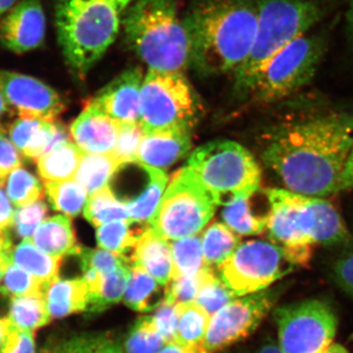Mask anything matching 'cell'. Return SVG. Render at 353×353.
<instances>
[{"label":"cell","mask_w":353,"mask_h":353,"mask_svg":"<svg viewBox=\"0 0 353 353\" xmlns=\"http://www.w3.org/2000/svg\"><path fill=\"white\" fill-rule=\"evenodd\" d=\"M7 318L15 328L31 332L43 328L52 320L44 296L11 297Z\"/></svg>","instance_id":"29"},{"label":"cell","mask_w":353,"mask_h":353,"mask_svg":"<svg viewBox=\"0 0 353 353\" xmlns=\"http://www.w3.org/2000/svg\"><path fill=\"white\" fill-rule=\"evenodd\" d=\"M30 240L43 252L61 259L78 255L82 250L77 241L72 221L66 215L53 216L43 221Z\"/></svg>","instance_id":"22"},{"label":"cell","mask_w":353,"mask_h":353,"mask_svg":"<svg viewBox=\"0 0 353 353\" xmlns=\"http://www.w3.org/2000/svg\"><path fill=\"white\" fill-rule=\"evenodd\" d=\"M0 92L20 118L54 122L65 103L57 90L34 77L0 70Z\"/></svg>","instance_id":"14"},{"label":"cell","mask_w":353,"mask_h":353,"mask_svg":"<svg viewBox=\"0 0 353 353\" xmlns=\"http://www.w3.org/2000/svg\"><path fill=\"white\" fill-rule=\"evenodd\" d=\"M51 208L68 217L80 214L87 203L88 192L75 179L63 182L44 183Z\"/></svg>","instance_id":"34"},{"label":"cell","mask_w":353,"mask_h":353,"mask_svg":"<svg viewBox=\"0 0 353 353\" xmlns=\"http://www.w3.org/2000/svg\"><path fill=\"white\" fill-rule=\"evenodd\" d=\"M269 203L267 229L272 243L282 248L294 267H307L314 254L315 243L311 240L299 194L285 189H267Z\"/></svg>","instance_id":"13"},{"label":"cell","mask_w":353,"mask_h":353,"mask_svg":"<svg viewBox=\"0 0 353 353\" xmlns=\"http://www.w3.org/2000/svg\"><path fill=\"white\" fill-rule=\"evenodd\" d=\"M143 71L132 68L123 72L105 85L92 101L120 124L138 123Z\"/></svg>","instance_id":"16"},{"label":"cell","mask_w":353,"mask_h":353,"mask_svg":"<svg viewBox=\"0 0 353 353\" xmlns=\"http://www.w3.org/2000/svg\"><path fill=\"white\" fill-rule=\"evenodd\" d=\"M179 306L176 343L204 352L202 345L208 333L210 316L196 303ZM205 353V352H204Z\"/></svg>","instance_id":"32"},{"label":"cell","mask_w":353,"mask_h":353,"mask_svg":"<svg viewBox=\"0 0 353 353\" xmlns=\"http://www.w3.org/2000/svg\"><path fill=\"white\" fill-rule=\"evenodd\" d=\"M259 23L252 52L234 72L241 94L265 65L294 39L307 34L324 17L320 0H259Z\"/></svg>","instance_id":"5"},{"label":"cell","mask_w":353,"mask_h":353,"mask_svg":"<svg viewBox=\"0 0 353 353\" xmlns=\"http://www.w3.org/2000/svg\"><path fill=\"white\" fill-rule=\"evenodd\" d=\"M39 353H70L68 340L50 341Z\"/></svg>","instance_id":"53"},{"label":"cell","mask_w":353,"mask_h":353,"mask_svg":"<svg viewBox=\"0 0 353 353\" xmlns=\"http://www.w3.org/2000/svg\"><path fill=\"white\" fill-rule=\"evenodd\" d=\"M12 241L7 230H0V255L9 254L12 250Z\"/></svg>","instance_id":"58"},{"label":"cell","mask_w":353,"mask_h":353,"mask_svg":"<svg viewBox=\"0 0 353 353\" xmlns=\"http://www.w3.org/2000/svg\"><path fill=\"white\" fill-rule=\"evenodd\" d=\"M122 165L112 152L105 154L83 152L74 179L92 196L108 185Z\"/></svg>","instance_id":"27"},{"label":"cell","mask_w":353,"mask_h":353,"mask_svg":"<svg viewBox=\"0 0 353 353\" xmlns=\"http://www.w3.org/2000/svg\"><path fill=\"white\" fill-rule=\"evenodd\" d=\"M190 131L176 129L145 134L139 148V163L158 169L176 163L192 148Z\"/></svg>","instance_id":"19"},{"label":"cell","mask_w":353,"mask_h":353,"mask_svg":"<svg viewBox=\"0 0 353 353\" xmlns=\"http://www.w3.org/2000/svg\"><path fill=\"white\" fill-rule=\"evenodd\" d=\"M146 169L148 179L145 187L138 196L125 204L129 210L131 222L141 226L152 224L168 183V176L161 169L150 166H146Z\"/></svg>","instance_id":"24"},{"label":"cell","mask_w":353,"mask_h":353,"mask_svg":"<svg viewBox=\"0 0 353 353\" xmlns=\"http://www.w3.org/2000/svg\"><path fill=\"white\" fill-rule=\"evenodd\" d=\"M77 256H79L81 260L82 269H94L101 276L112 273L116 269L124 265H131V259H128L125 255L108 252L103 248L92 250V248H82Z\"/></svg>","instance_id":"44"},{"label":"cell","mask_w":353,"mask_h":353,"mask_svg":"<svg viewBox=\"0 0 353 353\" xmlns=\"http://www.w3.org/2000/svg\"><path fill=\"white\" fill-rule=\"evenodd\" d=\"M301 204L315 245L336 246L352 241V234L333 203L323 197L301 194Z\"/></svg>","instance_id":"18"},{"label":"cell","mask_w":353,"mask_h":353,"mask_svg":"<svg viewBox=\"0 0 353 353\" xmlns=\"http://www.w3.org/2000/svg\"><path fill=\"white\" fill-rule=\"evenodd\" d=\"M197 103L183 73L148 70L143 81L139 121L145 134L168 130H190L196 121Z\"/></svg>","instance_id":"9"},{"label":"cell","mask_w":353,"mask_h":353,"mask_svg":"<svg viewBox=\"0 0 353 353\" xmlns=\"http://www.w3.org/2000/svg\"><path fill=\"white\" fill-rule=\"evenodd\" d=\"M83 216L92 226L97 228L115 221L131 222L127 206L108 185L90 196L83 208Z\"/></svg>","instance_id":"30"},{"label":"cell","mask_w":353,"mask_h":353,"mask_svg":"<svg viewBox=\"0 0 353 353\" xmlns=\"http://www.w3.org/2000/svg\"><path fill=\"white\" fill-rule=\"evenodd\" d=\"M83 152L76 143L58 146L37 160L39 175L44 183L63 182L75 178Z\"/></svg>","instance_id":"25"},{"label":"cell","mask_w":353,"mask_h":353,"mask_svg":"<svg viewBox=\"0 0 353 353\" xmlns=\"http://www.w3.org/2000/svg\"><path fill=\"white\" fill-rule=\"evenodd\" d=\"M10 253H9V254L0 255V285H1L4 273H6L7 267H8V265L10 263Z\"/></svg>","instance_id":"61"},{"label":"cell","mask_w":353,"mask_h":353,"mask_svg":"<svg viewBox=\"0 0 353 353\" xmlns=\"http://www.w3.org/2000/svg\"><path fill=\"white\" fill-rule=\"evenodd\" d=\"M252 196H241L225 205L222 219L228 228L240 236H256L267 229L266 215H259L252 209Z\"/></svg>","instance_id":"28"},{"label":"cell","mask_w":353,"mask_h":353,"mask_svg":"<svg viewBox=\"0 0 353 353\" xmlns=\"http://www.w3.org/2000/svg\"><path fill=\"white\" fill-rule=\"evenodd\" d=\"M255 353H284L281 350V348L279 347L278 345L276 343H265V345H262L261 347L259 348Z\"/></svg>","instance_id":"60"},{"label":"cell","mask_w":353,"mask_h":353,"mask_svg":"<svg viewBox=\"0 0 353 353\" xmlns=\"http://www.w3.org/2000/svg\"><path fill=\"white\" fill-rule=\"evenodd\" d=\"M328 44L329 34L325 31L294 39L260 70L243 95L268 104L296 94L314 78Z\"/></svg>","instance_id":"7"},{"label":"cell","mask_w":353,"mask_h":353,"mask_svg":"<svg viewBox=\"0 0 353 353\" xmlns=\"http://www.w3.org/2000/svg\"><path fill=\"white\" fill-rule=\"evenodd\" d=\"M122 28L130 48L148 70L183 74L189 66V34L174 0H134Z\"/></svg>","instance_id":"4"},{"label":"cell","mask_w":353,"mask_h":353,"mask_svg":"<svg viewBox=\"0 0 353 353\" xmlns=\"http://www.w3.org/2000/svg\"><path fill=\"white\" fill-rule=\"evenodd\" d=\"M19 0H0V21L6 15Z\"/></svg>","instance_id":"59"},{"label":"cell","mask_w":353,"mask_h":353,"mask_svg":"<svg viewBox=\"0 0 353 353\" xmlns=\"http://www.w3.org/2000/svg\"><path fill=\"white\" fill-rule=\"evenodd\" d=\"M132 252L131 266L150 274L163 287L170 282L173 277L171 245L152 227L146 228Z\"/></svg>","instance_id":"20"},{"label":"cell","mask_w":353,"mask_h":353,"mask_svg":"<svg viewBox=\"0 0 353 353\" xmlns=\"http://www.w3.org/2000/svg\"><path fill=\"white\" fill-rule=\"evenodd\" d=\"M294 269L282 248L267 241L243 243L218 267L219 277L236 296L269 289Z\"/></svg>","instance_id":"11"},{"label":"cell","mask_w":353,"mask_h":353,"mask_svg":"<svg viewBox=\"0 0 353 353\" xmlns=\"http://www.w3.org/2000/svg\"><path fill=\"white\" fill-rule=\"evenodd\" d=\"M48 213V206L43 199L16 209L12 227L18 238L30 240L39 225L46 220Z\"/></svg>","instance_id":"45"},{"label":"cell","mask_w":353,"mask_h":353,"mask_svg":"<svg viewBox=\"0 0 353 353\" xmlns=\"http://www.w3.org/2000/svg\"><path fill=\"white\" fill-rule=\"evenodd\" d=\"M44 299L51 318L60 319L76 313L87 312L90 290L83 278H59L46 288Z\"/></svg>","instance_id":"21"},{"label":"cell","mask_w":353,"mask_h":353,"mask_svg":"<svg viewBox=\"0 0 353 353\" xmlns=\"http://www.w3.org/2000/svg\"><path fill=\"white\" fill-rule=\"evenodd\" d=\"M350 190H353V146L348 154L345 166H343V172H341L336 192Z\"/></svg>","instance_id":"52"},{"label":"cell","mask_w":353,"mask_h":353,"mask_svg":"<svg viewBox=\"0 0 353 353\" xmlns=\"http://www.w3.org/2000/svg\"><path fill=\"white\" fill-rule=\"evenodd\" d=\"M345 29L347 38L353 48V0L348 1L347 12H345Z\"/></svg>","instance_id":"57"},{"label":"cell","mask_w":353,"mask_h":353,"mask_svg":"<svg viewBox=\"0 0 353 353\" xmlns=\"http://www.w3.org/2000/svg\"><path fill=\"white\" fill-rule=\"evenodd\" d=\"M236 297L238 296L223 282L222 279L216 275L214 270L210 269L205 274L194 303L212 317L221 308Z\"/></svg>","instance_id":"39"},{"label":"cell","mask_w":353,"mask_h":353,"mask_svg":"<svg viewBox=\"0 0 353 353\" xmlns=\"http://www.w3.org/2000/svg\"><path fill=\"white\" fill-rule=\"evenodd\" d=\"M15 327L13 326L12 323L9 321L8 318H0V352L6 345L8 336L12 333Z\"/></svg>","instance_id":"55"},{"label":"cell","mask_w":353,"mask_h":353,"mask_svg":"<svg viewBox=\"0 0 353 353\" xmlns=\"http://www.w3.org/2000/svg\"><path fill=\"white\" fill-rule=\"evenodd\" d=\"M278 345L284 353H321L334 343L338 317L321 299H307L274 310Z\"/></svg>","instance_id":"10"},{"label":"cell","mask_w":353,"mask_h":353,"mask_svg":"<svg viewBox=\"0 0 353 353\" xmlns=\"http://www.w3.org/2000/svg\"><path fill=\"white\" fill-rule=\"evenodd\" d=\"M166 345L153 322L152 316H143L130 329L123 345L124 353H158Z\"/></svg>","instance_id":"37"},{"label":"cell","mask_w":353,"mask_h":353,"mask_svg":"<svg viewBox=\"0 0 353 353\" xmlns=\"http://www.w3.org/2000/svg\"><path fill=\"white\" fill-rule=\"evenodd\" d=\"M188 167L217 205L259 192L261 170L252 153L240 143L216 141L190 155Z\"/></svg>","instance_id":"6"},{"label":"cell","mask_w":353,"mask_h":353,"mask_svg":"<svg viewBox=\"0 0 353 353\" xmlns=\"http://www.w3.org/2000/svg\"><path fill=\"white\" fill-rule=\"evenodd\" d=\"M0 353H37L34 332L14 329Z\"/></svg>","instance_id":"49"},{"label":"cell","mask_w":353,"mask_h":353,"mask_svg":"<svg viewBox=\"0 0 353 353\" xmlns=\"http://www.w3.org/2000/svg\"><path fill=\"white\" fill-rule=\"evenodd\" d=\"M129 221H115L97 228V241L99 248L125 255L134 250L139 236L146 229L134 226Z\"/></svg>","instance_id":"35"},{"label":"cell","mask_w":353,"mask_h":353,"mask_svg":"<svg viewBox=\"0 0 353 353\" xmlns=\"http://www.w3.org/2000/svg\"><path fill=\"white\" fill-rule=\"evenodd\" d=\"M208 270L210 269L202 271L196 275L181 276V277L172 279L170 282L164 287V301L175 305L194 303Z\"/></svg>","instance_id":"41"},{"label":"cell","mask_w":353,"mask_h":353,"mask_svg":"<svg viewBox=\"0 0 353 353\" xmlns=\"http://www.w3.org/2000/svg\"><path fill=\"white\" fill-rule=\"evenodd\" d=\"M170 245L173 259L172 279L181 276H194L208 269H212L208 267L204 260L201 238L197 234L173 241Z\"/></svg>","instance_id":"33"},{"label":"cell","mask_w":353,"mask_h":353,"mask_svg":"<svg viewBox=\"0 0 353 353\" xmlns=\"http://www.w3.org/2000/svg\"><path fill=\"white\" fill-rule=\"evenodd\" d=\"M130 275L131 265H124L112 273L102 276L101 289L99 294L90 301L87 312L94 315L101 314L123 301Z\"/></svg>","instance_id":"36"},{"label":"cell","mask_w":353,"mask_h":353,"mask_svg":"<svg viewBox=\"0 0 353 353\" xmlns=\"http://www.w3.org/2000/svg\"><path fill=\"white\" fill-rule=\"evenodd\" d=\"M62 259L43 252L31 240H23L10 252L11 262L38 279L46 290L59 279Z\"/></svg>","instance_id":"23"},{"label":"cell","mask_w":353,"mask_h":353,"mask_svg":"<svg viewBox=\"0 0 353 353\" xmlns=\"http://www.w3.org/2000/svg\"><path fill=\"white\" fill-rule=\"evenodd\" d=\"M12 109L7 104L3 95L0 92V134H6L8 131V127L4 124V119L12 114Z\"/></svg>","instance_id":"56"},{"label":"cell","mask_w":353,"mask_h":353,"mask_svg":"<svg viewBox=\"0 0 353 353\" xmlns=\"http://www.w3.org/2000/svg\"><path fill=\"white\" fill-rule=\"evenodd\" d=\"M134 0H55L58 43L70 71L83 80L112 46Z\"/></svg>","instance_id":"3"},{"label":"cell","mask_w":353,"mask_h":353,"mask_svg":"<svg viewBox=\"0 0 353 353\" xmlns=\"http://www.w3.org/2000/svg\"><path fill=\"white\" fill-rule=\"evenodd\" d=\"M333 276L339 287L353 297V252L334 262Z\"/></svg>","instance_id":"50"},{"label":"cell","mask_w":353,"mask_h":353,"mask_svg":"<svg viewBox=\"0 0 353 353\" xmlns=\"http://www.w3.org/2000/svg\"><path fill=\"white\" fill-rule=\"evenodd\" d=\"M216 205L189 167H183L174 174L150 225L166 240L196 236L212 219Z\"/></svg>","instance_id":"8"},{"label":"cell","mask_w":353,"mask_h":353,"mask_svg":"<svg viewBox=\"0 0 353 353\" xmlns=\"http://www.w3.org/2000/svg\"><path fill=\"white\" fill-rule=\"evenodd\" d=\"M6 183L7 196L15 208H24L43 199L41 181L26 169L20 167L11 172Z\"/></svg>","instance_id":"38"},{"label":"cell","mask_w":353,"mask_h":353,"mask_svg":"<svg viewBox=\"0 0 353 353\" xmlns=\"http://www.w3.org/2000/svg\"><path fill=\"white\" fill-rule=\"evenodd\" d=\"M352 146L353 111H319L279 124L262 158L285 190L324 199L338 192Z\"/></svg>","instance_id":"1"},{"label":"cell","mask_w":353,"mask_h":353,"mask_svg":"<svg viewBox=\"0 0 353 353\" xmlns=\"http://www.w3.org/2000/svg\"><path fill=\"white\" fill-rule=\"evenodd\" d=\"M0 292L10 297L44 296L46 289L38 279L10 262L2 279Z\"/></svg>","instance_id":"40"},{"label":"cell","mask_w":353,"mask_h":353,"mask_svg":"<svg viewBox=\"0 0 353 353\" xmlns=\"http://www.w3.org/2000/svg\"><path fill=\"white\" fill-rule=\"evenodd\" d=\"M0 188H1V185H0Z\"/></svg>","instance_id":"63"},{"label":"cell","mask_w":353,"mask_h":353,"mask_svg":"<svg viewBox=\"0 0 353 353\" xmlns=\"http://www.w3.org/2000/svg\"><path fill=\"white\" fill-rule=\"evenodd\" d=\"M68 341L70 353H124L121 341L110 334H82Z\"/></svg>","instance_id":"43"},{"label":"cell","mask_w":353,"mask_h":353,"mask_svg":"<svg viewBox=\"0 0 353 353\" xmlns=\"http://www.w3.org/2000/svg\"><path fill=\"white\" fill-rule=\"evenodd\" d=\"M204 260L210 268L219 267L240 245V236L222 223H213L201 238Z\"/></svg>","instance_id":"31"},{"label":"cell","mask_w":353,"mask_h":353,"mask_svg":"<svg viewBox=\"0 0 353 353\" xmlns=\"http://www.w3.org/2000/svg\"><path fill=\"white\" fill-rule=\"evenodd\" d=\"M158 353H204L201 350L185 347L176 341H172V343H166Z\"/></svg>","instance_id":"54"},{"label":"cell","mask_w":353,"mask_h":353,"mask_svg":"<svg viewBox=\"0 0 353 353\" xmlns=\"http://www.w3.org/2000/svg\"><path fill=\"white\" fill-rule=\"evenodd\" d=\"M46 32L41 0H20L0 21V43L17 54L41 48Z\"/></svg>","instance_id":"15"},{"label":"cell","mask_w":353,"mask_h":353,"mask_svg":"<svg viewBox=\"0 0 353 353\" xmlns=\"http://www.w3.org/2000/svg\"><path fill=\"white\" fill-rule=\"evenodd\" d=\"M153 322L163 336L166 343L176 341V328H178L179 306L162 301L155 309L152 316Z\"/></svg>","instance_id":"46"},{"label":"cell","mask_w":353,"mask_h":353,"mask_svg":"<svg viewBox=\"0 0 353 353\" xmlns=\"http://www.w3.org/2000/svg\"><path fill=\"white\" fill-rule=\"evenodd\" d=\"M44 121L39 119L19 118L9 125L8 131H7L9 139L14 146L19 150L21 154L31 143L32 139L39 131Z\"/></svg>","instance_id":"47"},{"label":"cell","mask_w":353,"mask_h":353,"mask_svg":"<svg viewBox=\"0 0 353 353\" xmlns=\"http://www.w3.org/2000/svg\"><path fill=\"white\" fill-rule=\"evenodd\" d=\"M259 23L253 0H208L185 20L190 63L202 75L234 71L252 52Z\"/></svg>","instance_id":"2"},{"label":"cell","mask_w":353,"mask_h":353,"mask_svg":"<svg viewBox=\"0 0 353 353\" xmlns=\"http://www.w3.org/2000/svg\"><path fill=\"white\" fill-rule=\"evenodd\" d=\"M119 131L120 123L109 117L92 99L70 128L77 146L83 152L97 154L113 152Z\"/></svg>","instance_id":"17"},{"label":"cell","mask_w":353,"mask_h":353,"mask_svg":"<svg viewBox=\"0 0 353 353\" xmlns=\"http://www.w3.org/2000/svg\"><path fill=\"white\" fill-rule=\"evenodd\" d=\"M150 274L131 266V275L123 301L127 307L139 313L155 310L164 301L165 288Z\"/></svg>","instance_id":"26"},{"label":"cell","mask_w":353,"mask_h":353,"mask_svg":"<svg viewBox=\"0 0 353 353\" xmlns=\"http://www.w3.org/2000/svg\"><path fill=\"white\" fill-rule=\"evenodd\" d=\"M145 132L139 123L120 124L119 136L113 150V154L122 163L138 162V152Z\"/></svg>","instance_id":"42"},{"label":"cell","mask_w":353,"mask_h":353,"mask_svg":"<svg viewBox=\"0 0 353 353\" xmlns=\"http://www.w3.org/2000/svg\"><path fill=\"white\" fill-rule=\"evenodd\" d=\"M280 290H265L234 299L210 318L204 339L205 353H216L254 333L277 303Z\"/></svg>","instance_id":"12"},{"label":"cell","mask_w":353,"mask_h":353,"mask_svg":"<svg viewBox=\"0 0 353 353\" xmlns=\"http://www.w3.org/2000/svg\"><path fill=\"white\" fill-rule=\"evenodd\" d=\"M321 353H350L347 348L340 343H332L329 347H327L324 352Z\"/></svg>","instance_id":"62"},{"label":"cell","mask_w":353,"mask_h":353,"mask_svg":"<svg viewBox=\"0 0 353 353\" xmlns=\"http://www.w3.org/2000/svg\"><path fill=\"white\" fill-rule=\"evenodd\" d=\"M21 167L19 150L14 146L10 139L0 134V185L3 187L7 176L11 172Z\"/></svg>","instance_id":"48"},{"label":"cell","mask_w":353,"mask_h":353,"mask_svg":"<svg viewBox=\"0 0 353 353\" xmlns=\"http://www.w3.org/2000/svg\"><path fill=\"white\" fill-rule=\"evenodd\" d=\"M13 204L9 201L8 196L0 188V230H8L12 227L14 219Z\"/></svg>","instance_id":"51"}]
</instances>
